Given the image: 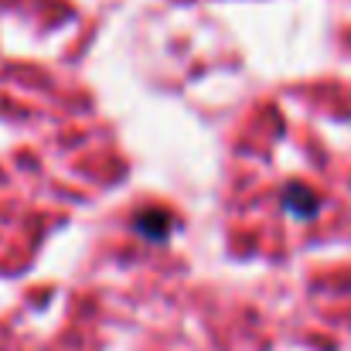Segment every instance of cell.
<instances>
[{
    "instance_id": "6da1fadb",
    "label": "cell",
    "mask_w": 351,
    "mask_h": 351,
    "mask_svg": "<svg viewBox=\"0 0 351 351\" xmlns=\"http://www.w3.org/2000/svg\"><path fill=\"white\" fill-rule=\"evenodd\" d=\"M171 226H174V219L167 208H143L133 215V232L147 242H164L171 235Z\"/></svg>"
},
{
    "instance_id": "7a4b0ae2",
    "label": "cell",
    "mask_w": 351,
    "mask_h": 351,
    "mask_svg": "<svg viewBox=\"0 0 351 351\" xmlns=\"http://www.w3.org/2000/svg\"><path fill=\"white\" fill-rule=\"evenodd\" d=\"M283 208H287L293 219H314V215H317V195H314L307 184L293 181V184L283 188Z\"/></svg>"
}]
</instances>
